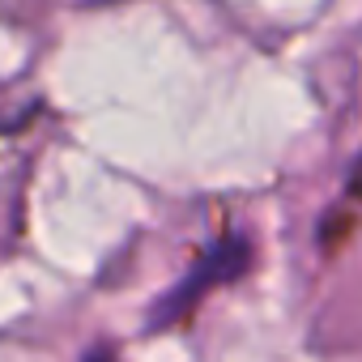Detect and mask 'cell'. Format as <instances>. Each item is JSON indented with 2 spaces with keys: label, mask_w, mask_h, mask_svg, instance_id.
Segmentation results:
<instances>
[{
  "label": "cell",
  "mask_w": 362,
  "mask_h": 362,
  "mask_svg": "<svg viewBox=\"0 0 362 362\" xmlns=\"http://www.w3.org/2000/svg\"><path fill=\"white\" fill-rule=\"evenodd\" d=\"M354 192H362V166H358V175H354Z\"/></svg>",
  "instance_id": "cell-3"
},
{
  "label": "cell",
  "mask_w": 362,
  "mask_h": 362,
  "mask_svg": "<svg viewBox=\"0 0 362 362\" xmlns=\"http://www.w3.org/2000/svg\"><path fill=\"white\" fill-rule=\"evenodd\" d=\"M247 256H252V247H247V239L243 235H222L214 247H205L201 256H197V264H192V273L179 281L175 290H166V298H162V307L153 311V328H166L170 320H179L184 315L205 290H214L218 281H230L235 273H243L247 269Z\"/></svg>",
  "instance_id": "cell-1"
},
{
  "label": "cell",
  "mask_w": 362,
  "mask_h": 362,
  "mask_svg": "<svg viewBox=\"0 0 362 362\" xmlns=\"http://www.w3.org/2000/svg\"><path fill=\"white\" fill-rule=\"evenodd\" d=\"M86 362H115V358H111V354H107V349H98V354H90V358H86Z\"/></svg>",
  "instance_id": "cell-2"
}]
</instances>
